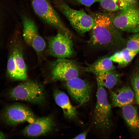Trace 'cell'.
<instances>
[{
  "label": "cell",
  "mask_w": 139,
  "mask_h": 139,
  "mask_svg": "<svg viewBox=\"0 0 139 139\" xmlns=\"http://www.w3.org/2000/svg\"><path fill=\"white\" fill-rule=\"evenodd\" d=\"M91 16L95 24L91 30L88 41L90 46L108 50L119 49L125 47L127 40L114 25L111 15L96 13L92 14Z\"/></svg>",
  "instance_id": "cell-1"
},
{
  "label": "cell",
  "mask_w": 139,
  "mask_h": 139,
  "mask_svg": "<svg viewBox=\"0 0 139 139\" xmlns=\"http://www.w3.org/2000/svg\"><path fill=\"white\" fill-rule=\"evenodd\" d=\"M53 2L79 34H83L91 31L95 26V22L93 17L84 11L72 9L62 0H53Z\"/></svg>",
  "instance_id": "cell-2"
},
{
  "label": "cell",
  "mask_w": 139,
  "mask_h": 139,
  "mask_svg": "<svg viewBox=\"0 0 139 139\" xmlns=\"http://www.w3.org/2000/svg\"><path fill=\"white\" fill-rule=\"evenodd\" d=\"M97 100L93 116L94 124L102 132L109 131L112 125L111 108L104 87L97 82Z\"/></svg>",
  "instance_id": "cell-3"
},
{
  "label": "cell",
  "mask_w": 139,
  "mask_h": 139,
  "mask_svg": "<svg viewBox=\"0 0 139 139\" xmlns=\"http://www.w3.org/2000/svg\"><path fill=\"white\" fill-rule=\"evenodd\" d=\"M13 100L23 101L35 104L44 101L45 93L42 85L38 83L29 81L24 82L11 90L8 93Z\"/></svg>",
  "instance_id": "cell-4"
},
{
  "label": "cell",
  "mask_w": 139,
  "mask_h": 139,
  "mask_svg": "<svg viewBox=\"0 0 139 139\" xmlns=\"http://www.w3.org/2000/svg\"><path fill=\"white\" fill-rule=\"evenodd\" d=\"M111 15L114 26L118 29L135 33L139 32V7L137 4L130 5Z\"/></svg>",
  "instance_id": "cell-5"
},
{
  "label": "cell",
  "mask_w": 139,
  "mask_h": 139,
  "mask_svg": "<svg viewBox=\"0 0 139 139\" xmlns=\"http://www.w3.org/2000/svg\"><path fill=\"white\" fill-rule=\"evenodd\" d=\"M32 5L36 13L49 25L59 31L71 35L62 21L59 15L47 0H32Z\"/></svg>",
  "instance_id": "cell-6"
},
{
  "label": "cell",
  "mask_w": 139,
  "mask_h": 139,
  "mask_svg": "<svg viewBox=\"0 0 139 139\" xmlns=\"http://www.w3.org/2000/svg\"><path fill=\"white\" fill-rule=\"evenodd\" d=\"M70 37L67 33L59 31L50 38L48 42L49 54L58 59H65L73 56L74 50Z\"/></svg>",
  "instance_id": "cell-7"
},
{
  "label": "cell",
  "mask_w": 139,
  "mask_h": 139,
  "mask_svg": "<svg viewBox=\"0 0 139 139\" xmlns=\"http://www.w3.org/2000/svg\"><path fill=\"white\" fill-rule=\"evenodd\" d=\"M1 119L7 125L14 126L27 122L32 123L36 119L32 112L23 105L15 103L7 106L1 114Z\"/></svg>",
  "instance_id": "cell-8"
},
{
  "label": "cell",
  "mask_w": 139,
  "mask_h": 139,
  "mask_svg": "<svg viewBox=\"0 0 139 139\" xmlns=\"http://www.w3.org/2000/svg\"><path fill=\"white\" fill-rule=\"evenodd\" d=\"M21 48L15 45L10 51L7 64V75L10 78L16 80H25L27 78V66Z\"/></svg>",
  "instance_id": "cell-9"
},
{
  "label": "cell",
  "mask_w": 139,
  "mask_h": 139,
  "mask_svg": "<svg viewBox=\"0 0 139 139\" xmlns=\"http://www.w3.org/2000/svg\"><path fill=\"white\" fill-rule=\"evenodd\" d=\"M80 69L77 64L73 60L58 59L52 64L51 69V79L65 81L78 77Z\"/></svg>",
  "instance_id": "cell-10"
},
{
  "label": "cell",
  "mask_w": 139,
  "mask_h": 139,
  "mask_svg": "<svg viewBox=\"0 0 139 139\" xmlns=\"http://www.w3.org/2000/svg\"><path fill=\"white\" fill-rule=\"evenodd\" d=\"M24 40L27 44L38 54L44 50L46 47V42L38 32L34 22L29 18L23 15L22 18Z\"/></svg>",
  "instance_id": "cell-11"
},
{
  "label": "cell",
  "mask_w": 139,
  "mask_h": 139,
  "mask_svg": "<svg viewBox=\"0 0 139 139\" xmlns=\"http://www.w3.org/2000/svg\"><path fill=\"white\" fill-rule=\"evenodd\" d=\"M64 86L71 97L79 105L89 100L92 87L87 81L78 76L65 81Z\"/></svg>",
  "instance_id": "cell-12"
},
{
  "label": "cell",
  "mask_w": 139,
  "mask_h": 139,
  "mask_svg": "<svg viewBox=\"0 0 139 139\" xmlns=\"http://www.w3.org/2000/svg\"><path fill=\"white\" fill-rule=\"evenodd\" d=\"M54 125L53 118L50 116L36 119L22 131L23 135L28 136L36 137L45 135L50 132Z\"/></svg>",
  "instance_id": "cell-13"
},
{
  "label": "cell",
  "mask_w": 139,
  "mask_h": 139,
  "mask_svg": "<svg viewBox=\"0 0 139 139\" xmlns=\"http://www.w3.org/2000/svg\"><path fill=\"white\" fill-rule=\"evenodd\" d=\"M54 100L57 105L62 109L65 117L70 120L77 118V112L71 104L67 95L64 92L56 89L54 92Z\"/></svg>",
  "instance_id": "cell-14"
},
{
  "label": "cell",
  "mask_w": 139,
  "mask_h": 139,
  "mask_svg": "<svg viewBox=\"0 0 139 139\" xmlns=\"http://www.w3.org/2000/svg\"><path fill=\"white\" fill-rule=\"evenodd\" d=\"M110 93L112 104L116 107L122 108L131 104L135 98L134 92L128 86L119 89L116 91H111Z\"/></svg>",
  "instance_id": "cell-15"
},
{
  "label": "cell",
  "mask_w": 139,
  "mask_h": 139,
  "mask_svg": "<svg viewBox=\"0 0 139 139\" xmlns=\"http://www.w3.org/2000/svg\"><path fill=\"white\" fill-rule=\"evenodd\" d=\"M124 118L133 131L139 133V114L137 108L131 104L122 108Z\"/></svg>",
  "instance_id": "cell-16"
},
{
  "label": "cell",
  "mask_w": 139,
  "mask_h": 139,
  "mask_svg": "<svg viewBox=\"0 0 139 139\" xmlns=\"http://www.w3.org/2000/svg\"><path fill=\"white\" fill-rule=\"evenodd\" d=\"M97 82L104 87L110 89L120 81L121 75L114 70L103 72L95 74Z\"/></svg>",
  "instance_id": "cell-17"
},
{
  "label": "cell",
  "mask_w": 139,
  "mask_h": 139,
  "mask_svg": "<svg viewBox=\"0 0 139 139\" xmlns=\"http://www.w3.org/2000/svg\"><path fill=\"white\" fill-rule=\"evenodd\" d=\"M115 67L109 57H103L89 65L85 69L87 72L95 74L98 73L114 70Z\"/></svg>",
  "instance_id": "cell-18"
},
{
  "label": "cell",
  "mask_w": 139,
  "mask_h": 139,
  "mask_svg": "<svg viewBox=\"0 0 139 139\" xmlns=\"http://www.w3.org/2000/svg\"><path fill=\"white\" fill-rule=\"evenodd\" d=\"M99 2L102 8L110 12L118 11L131 5L126 0H100Z\"/></svg>",
  "instance_id": "cell-19"
},
{
  "label": "cell",
  "mask_w": 139,
  "mask_h": 139,
  "mask_svg": "<svg viewBox=\"0 0 139 139\" xmlns=\"http://www.w3.org/2000/svg\"><path fill=\"white\" fill-rule=\"evenodd\" d=\"M125 47L129 50L139 53V32L134 33L127 39Z\"/></svg>",
  "instance_id": "cell-20"
},
{
  "label": "cell",
  "mask_w": 139,
  "mask_h": 139,
  "mask_svg": "<svg viewBox=\"0 0 139 139\" xmlns=\"http://www.w3.org/2000/svg\"><path fill=\"white\" fill-rule=\"evenodd\" d=\"M0 0V32L7 24V1Z\"/></svg>",
  "instance_id": "cell-21"
},
{
  "label": "cell",
  "mask_w": 139,
  "mask_h": 139,
  "mask_svg": "<svg viewBox=\"0 0 139 139\" xmlns=\"http://www.w3.org/2000/svg\"><path fill=\"white\" fill-rule=\"evenodd\" d=\"M131 81L135 93L136 102L139 105V71L132 75Z\"/></svg>",
  "instance_id": "cell-22"
},
{
  "label": "cell",
  "mask_w": 139,
  "mask_h": 139,
  "mask_svg": "<svg viewBox=\"0 0 139 139\" xmlns=\"http://www.w3.org/2000/svg\"><path fill=\"white\" fill-rule=\"evenodd\" d=\"M123 58V62L120 65L124 67L126 66L133 60L138 53L129 50L125 47L120 50Z\"/></svg>",
  "instance_id": "cell-23"
},
{
  "label": "cell",
  "mask_w": 139,
  "mask_h": 139,
  "mask_svg": "<svg viewBox=\"0 0 139 139\" xmlns=\"http://www.w3.org/2000/svg\"><path fill=\"white\" fill-rule=\"evenodd\" d=\"M112 61L118 63L120 65L123 62V58L120 51H116L109 57Z\"/></svg>",
  "instance_id": "cell-24"
},
{
  "label": "cell",
  "mask_w": 139,
  "mask_h": 139,
  "mask_svg": "<svg viewBox=\"0 0 139 139\" xmlns=\"http://www.w3.org/2000/svg\"><path fill=\"white\" fill-rule=\"evenodd\" d=\"M73 1L83 5L89 7L94 3L99 2L100 0H71Z\"/></svg>",
  "instance_id": "cell-25"
},
{
  "label": "cell",
  "mask_w": 139,
  "mask_h": 139,
  "mask_svg": "<svg viewBox=\"0 0 139 139\" xmlns=\"http://www.w3.org/2000/svg\"><path fill=\"white\" fill-rule=\"evenodd\" d=\"M88 129L86 130L75 136L74 139H85L88 132Z\"/></svg>",
  "instance_id": "cell-26"
},
{
  "label": "cell",
  "mask_w": 139,
  "mask_h": 139,
  "mask_svg": "<svg viewBox=\"0 0 139 139\" xmlns=\"http://www.w3.org/2000/svg\"><path fill=\"white\" fill-rule=\"evenodd\" d=\"M130 5H134L137 4V0H126Z\"/></svg>",
  "instance_id": "cell-27"
},
{
  "label": "cell",
  "mask_w": 139,
  "mask_h": 139,
  "mask_svg": "<svg viewBox=\"0 0 139 139\" xmlns=\"http://www.w3.org/2000/svg\"><path fill=\"white\" fill-rule=\"evenodd\" d=\"M6 135L2 132L0 131V139H3L6 138Z\"/></svg>",
  "instance_id": "cell-28"
}]
</instances>
